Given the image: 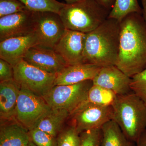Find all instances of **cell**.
Instances as JSON below:
<instances>
[{
    "instance_id": "1",
    "label": "cell",
    "mask_w": 146,
    "mask_h": 146,
    "mask_svg": "<svg viewBox=\"0 0 146 146\" xmlns=\"http://www.w3.org/2000/svg\"><path fill=\"white\" fill-rule=\"evenodd\" d=\"M119 47L116 66L131 78L146 68V23L133 12L120 22Z\"/></svg>"
},
{
    "instance_id": "2",
    "label": "cell",
    "mask_w": 146,
    "mask_h": 146,
    "mask_svg": "<svg viewBox=\"0 0 146 146\" xmlns=\"http://www.w3.org/2000/svg\"><path fill=\"white\" fill-rule=\"evenodd\" d=\"M120 22L108 18L99 27L86 33L83 63L104 67L116 65L119 47Z\"/></svg>"
},
{
    "instance_id": "3",
    "label": "cell",
    "mask_w": 146,
    "mask_h": 146,
    "mask_svg": "<svg viewBox=\"0 0 146 146\" xmlns=\"http://www.w3.org/2000/svg\"><path fill=\"white\" fill-rule=\"evenodd\" d=\"M113 119L128 140L136 143L146 129V105L131 92L117 95L112 105Z\"/></svg>"
},
{
    "instance_id": "4",
    "label": "cell",
    "mask_w": 146,
    "mask_h": 146,
    "mask_svg": "<svg viewBox=\"0 0 146 146\" xmlns=\"http://www.w3.org/2000/svg\"><path fill=\"white\" fill-rule=\"evenodd\" d=\"M110 11L96 0H81L65 3L58 15L65 29L87 33L102 25Z\"/></svg>"
},
{
    "instance_id": "5",
    "label": "cell",
    "mask_w": 146,
    "mask_h": 146,
    "mask_svg": "<svg viewBox=\"0 0 146 146\" xmlns=\"http://www.w3.org/2000/svg\"><path fill=\"white\" fill-rule=\"evenodd\" d=\"M92 80L71 85H55L43 98L51 108L68 110L70 115L86 100L93 85Z\"/></svg>"
},
{
    "instance_id": "6",
    "label": "cell",
    "mask_w": 146,
    "mask_h": 146,
    "mask_svg": "<svg viewBox=\"0 0 146 146\" xmlns=\"http://www.w3.org/2000/svg\"><path fill=\"white\" fill-rule=\"evenodd\" d=\"M51 109L43 98L21 87L14 115V120L29 131Z\"/></svg>"
},
{
    "instance_id": "7",
    "label": "cell",
    "mask_w": 146,
    "mask_h": 146,
    "mask_svg": "<svg viewBox=\"0 0 146 146\" xmlns=\"http://www.w3.org/2000/svg\"><path fill=\"white\" fill-rule=\"evenodd\" d=\"M14 79L21 87L43 98L54 86L56 75L46 72L23 60L13 67Z\"/></svg>"
},
{
    "instance_id": "8",
    "label": "cell",
    "mask_w": 146,
    "mask_h": 146,
    "mask_svg": "<svg viewBox=\"0 0 146 146\" xmlns=\"http://www.w3.org/2000/svg\"><path fill=\"white\" fill-rule=\"evenodd\" d=\"M34 31L38 45L53 48L65 30L58 13L50 11H33Z\"/></svg>"
},
{
    "instance_id": "9",
    "label": "cell",
    "mask_w": 146,
    "mask_h": 146,
    "mask_svg": "<svg viewBox=\"0 0 146 146\" xmlns=\"http://www.w3.org/2000/svg\"><path fill=\"white\" fill-rule=\"evenodd\" d=\"M112 106H83L77 108L70 116L71 125L79 134L86 131L101 129L106 123L113 119Z\"/></svg>"
},
{
    "instance_id": "10",
    "label": "cell",
    "mask_w": 146,
    "mask_h": 146,
    "mask_svg": "<svg viewBox=\"0 0 146 146\" xmlns=\"http://www.w3.org/2000/svg\"><path fill=\"white\" fill-rule=\"evenodd\" d=\"M23 60L42 70L55 75L68 65L53 48L38 44L29 50Z\"/></svg>"
},
{
    "instance_id": "11",
    "label": "cell",
    "mask_w": 146,
    "mask_h": 146,
    "mask_svg": "<svg viewBox=\"0 0 146 146\" xmlns=\"http://www.w3.org/2000/svg\"><path fill=\"white\" fill-rule=\"evenodd\" d=\"M86 33L65 29L53 49L68 65L83 63Z\"/></svg>"
},
{
    "instance_id": "12",
    "label": "cell",
    "mask_w": 146,
    "mask_h": 146,
    "mask_svg": "<svg viewBox=\"0 0 146 146\" xmlns=\"http://www.w3.org/2000/svg\"><path fill=\"white\" fill-rule=\"evenodd\" d=\"M33 11L28 10L0 18V41L33 33Z\"/></svg>"
},
{
    "instance_id": "13",
    "label": "cell",
    "mask_w": 146,
    "mask_h": 146,
    "mask_svg": "<svg viewBox=\"0 0 146 146\" xmlns=\"http://www.w3.org/2000/svg\"><path fill=\"white\" fill-rule=\"evenodd\" d=\"M38 44L34 33L11 37L0 41V58L14 67L21 60L32 47Z\"/></svg>"
},
{
    "instance_id": "14",
    "label": "cell",
    "mask_w": 146,
    "mask_h": 146,
    "mask_svg": "<svg viewBox=\"0 0 146 146\" xmlns=\"http://www.w3.org/2000/svg\"><path fill=\"white\" fill-rule=\"evenodd\" d=\"M131 78L116 66L102 67L93 80L98 85L113 91L117 95H124L131 91Z\"/></svg>"
},
{
    "instance_id": "15",
    "label": "cell",
    "mask_w": 146,
    "mask_h": 146,
    "mask_svg": "<svg viewBox=\"0 0 146 146\" xmlns=\"http://www.w3.org/2000/svg\"><path fill=\"white\" fill-rule=\"evenodd\" d=\"M102 68L88 63L68 65L56 74L54 86L71 85L86 80H93Z\"/></svg>"
},
{
    "instance_id": "16",
    "label": "cell",
    "mask_w": 146,
    "mask_h": 146,
    "mask_svg": "<svg viewBox=\"0 0 146 146\" xmlns=\"http://www.w3.org/2000/svg\"><path fill=\"white\" fill-rule=\"evenodd\" d=\"M21 89L14 79L0 82V121L14 120Z\"/></svg>"
},
{
    "instance_id": "17",
    "label": "cell",
    "mask_w": 146,
    "mask_h": 146,
    "mask_svg": "<svg viewBox=\"0 0 146 146\" xmlns=\"http://www.w3.org/2000/svg\"><path fill=\"white\" fill-rule=\"evenodd\" d=\"M29 131L15 120L1 121L0 146H27Z\"/></svg>"
},
{
    "instance_id": "18",
    "label": "cell",
    "mask_w": 146,
    "mask_h": 146,
    "mask_svg": "<svg viewBox=\"0 0 146 146\" xmlns=\"http://www.w3.org/2000/svg\"><path fill=\"white\" fill-rule=\"evenodd\" d=\"M70 116V112L66 110L51 108L40 119L35 128L56 138L64 129V124Z\"/></svg>"
},
{
    "instance_id": "19",
    "label": "cell",
    "mask_w": 146,
    "mask_h": 146,
    "mask_svg": "<svg viewBox=\"0 0 146 146\" xmlns=\"http://www.w3.org/2000/svg\"><path fill=\"white\" fill-rule=\"evenodd\" d=\"M100 146H136L128 140L121 128L115 121L111 120L101 128Z\"/></svg>"
},
{
    "instance_id": "20",
    "label": "cell",
    "mask_w": 146,
    "mask_h": 146,
    "mask_svg": "<svg viewBox=\"0 0 146 146\" xmlns=\"http://www.w3.org/2000/svg\"><path fill=\"white\" fill-rule=\"evenodd\" d=\"M117 96L114 92L109 89L93 84L88 92L85 100L77 108L87 105L112 106Z\"/></svg>"
},
{
    "instance_id": "21",
    "label": "cell",
    "mask_w": 146,
    "mask_h": 146,
    "mask_svg": "<svg viewBox=\"0 0 146 146\" xmlns=\"http://www.w3.org/2000/svg\"><path fill=\"white\" fill-rule=\"evenodd\" d=\"M133 12L143 13V9L137 0H115L108 18H114L120 22L125 16Z\"/></svg>"
},
{
    "instance_id": "22",
    "label": "cell",
    "mask_w": 146,
    "mask_h": 146,
    "mask_svg": "<svg viewBox=\"0 0 146 146\" xmlns=\"http://www.w3.org/2000/svg\"><path fill=\"white\" fill-rule=\"evenodd\" d=\"M33 12L50 11L58 14L65 3L56 0H18Z\"/></svg>"
},
{
    "instance_id": "23",
    "label": "cell",
    "mask_w": 146,
    "mask_h": 146,
    "mask_svg": "<svg viewBox=\"0 0 146 146\" xmlns=\"http://www.w3.org/2000/svg\"><path fill=\"white\" fill-rule=\"evenodd\" d=\"M80 136L75 128L70 125L56 137V146H80Z\"/></svg>"
},
{
    "instance_id": "24",
    "label": "cell",
    "mask_w": 146,
    "mask_h": 146,
    "mask_svg": "<svg viewBox=\"0 0 146 146\" xmlns=\"http://www.w3.org/2000/svg\"><path fill=\"white\" fill-rule=\"evenodd\" d=\"M131 91L146 105V68L131 78Z\"/></svg>"
},
{
    "instance_id": "25",
    "label": "cell",
    "mask_w": 146,
    "mask_h": 146,
    "mask_svg": "<svg viewBox=\"0 0 146 146\" xmlns=\"http://www.w3.org/2000/svg\"><path fill=\"white\" fill-rule=\"evenodd\" d=\"M31 141L36 146H56V138L37 128L29 131Z\"/></svg>"
},
{
    "instance_id": "26",
    "label": "cell",
    "mask_w": 146,
    "mask_h": 146,
    "mask_svg": "<svg viewBox=\"0 0 146 146\" xmlns=\"http://www.w3.org/2000/svg\"><path fill=\"white\" fill-rule=\"evenodd\" d=\"M29 10L18 0H0V18Z\"/></svg>"
},
{
    "instance_id": "27",
    "label": "cell",
    "mask_w": 146,
    "mask_h": 146,
    "mask_svg": "<svg viewBox=\"0 0 146 146\" xmlns=\"http://www.w3.org/2000/svg\"><path fill=\"white\" fill-rule=\"evenodd\" d=\"M80 146H100L101 128L83 131L80 134Z\"/></svg>"
},
{
    "instance_id": "28",
    "label": "cell",
    "mask_w": 146,
    "mask_h": 146,
    "mask_svg": "<svg viewBox=\"0 0 146 146\" xmlns=\"http://www.w3.org/2000/svg\"><path fill=\"white\" fill-rule=\"evenodd\" d=\"M14 80V71L12 65L0 58V82Z\"/></svg>"
},
{
    "instance_id": "29",
    "label": "cell",
    "mask_w": 146,
    "mask_h": 146,
    "mask_svg": "<svg viewBox=\"0 0 146 146\" xmlns=\"http://www.w3.org/2000/svg\"><path fill=\"white\" fill-rule=\"evenodd\" d=\"M96 1L101 5L104 7L108 10L111 11L115 4V0H96Z\"/></svg>"
},
{
    "instance_id": "30",
    "label": "cell",
    "mask_w": 146,
    "mask_h": 146,
    "mask_svg": "<svg viewBox=\"0 0 146 146\" xmlns=\"http://www.w3.org/2000/svg\"><path fill=\"white\" fill-rule=\"evenodd\" d=\"M136 146H146V129L136 142Z\"/></svg>"
},
{
    "instance_id": "31",
    "label": "cell",
    "mask_w": 146,
    "mask_h": 146,
    "mask_svg": "<svg viewBox=\"0 0 146 146\" xmlns=\"http://www.w3.org/2000/svg\"><path fill=\"white\" fill-rule=\"evenodd\" d=\"M141 1L143 6L142 15L146 23V0H141Z\"/></svg>"
},
{
    "instance_id": "32",
    "label": "cell",
    "mask_w": 146,
    "mask_h": 146,
    "mask_svg": "<svg viewBox=\"0 0 146 146\" xmlns=\"http://www.w3.org/2000/svg\"><path fill=\"white\" fill-rule=\"evenodd\" d=\"M67 4H72L77 2L81 0H64Z\"/></svg>"
},
{
    "instance_id": "33",
    "label": "cell",
    "mask_w": 146,
    "mask_h": 146,
    "mask_svg": "<svg viewBox=\"0 0 146 146\" xmlns=\"http://www.w3.org/2000/svg\"><path fill=\"white\" fill-rule=\"evenodd\" d=\"M27 146H36L35 144L33 143L32 141H30L29 143V144H28L27 145Z\"/></svg>"
}]
</instances>
